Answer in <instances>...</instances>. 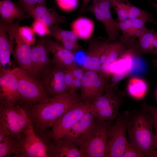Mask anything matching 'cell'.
I'll use <instances>...</instances> for the list:
<instances>
[{
	"label": "cell",
	"mask_w": 157,
	"mask_h": 157,
	"mask_svg": "<svg viewBox=\"0 0 157 157\" xmlns=\"http://www.w3.org/2000/svg\"><path fill=\"white\" fill-rule=\"evenodd\" d=\"M77 93L67 92L46 98L26 110L35 132L46 139L49 132L56 121L72 106L80 101Z\"/></svg>",
	"instance_id": "cell-1"
},
{
	"label": "cell",
	"mask_w": 157,
	"mask_h": 157,
	"mask_svg": "<svg viewBox=\"0 0 157 157\" xmlns=\"http://www.w3.org/2000/svg\"><path fill=\"white\" fill-rule=\"evenodd\" d=\"M153 126L152 115L142 108L139 111L131 114L127 124L129 144L144 153L146 157H157Z\"/></svg>",
	"instance_id": "cell-2"
},
{
	"label": "cell",
	"mask_w": 157,
	"mask_h": 157,
	"mask_svg": "<svg viewBox=\"0 0 157 157\" xmlns=\"http://www.w3.org/2000/svg\"><path fill=\"white\" fill-rule=\"evenodd\" d=\"M13 69L18 81V104L26 110L32 106L50 97L38 80L19 67Z\"/></svg>",
	"instance_id": "cell-3"
},
{
	"label": "cell",
	"mask_w": 157,
	"mask_h": 157,
	"mask_svg": "<svg viewBox=\"0 0 157 157\" xmlns=\"http://www.w3.org/2000/svg\"><path fill=\"white\" fill-rule=\"evenodd\" d=\"M18 140L14 157H49V141L36 133L30 121Z\"/></svg>",
	"instance_id": "cell-4"
},
{
	"label": "cell",
	"mask_w": 157,
	"mask_h": 157,
	"mask_svg": "<svg viewBox=\"0 0 157 157\" xmlns=\"http://www.w3.org/2000/svg\"><path fill=\"white\" fill-rule=\"evenodd\" d=\"M110 122L96 119L91 133L78 147L83 157H105L109 140Z\"/></svg>",
	"instance_id": "cell-5"
},
{
	"label": "cell",
	"mask_w": 157,
	"mask_h": 157,
	"mask_svg": "<svg viewBox=\"0 0 157 157\" xmlns=\"http://www.w3.org/2000/svg\"><path fill=\"white\" fill-rule=\"evenodd\" d=\"M30 122L26 110L18 104L0 101V124L19 138Z\"/></svg>",
	"instance_id": "cell-6"
},
{
	"label": "cell",
	"mask_w": 157,
	"mask_h": 157,
	"mask_svg": "<svg viewBox=\"0 0 157 157\" xmlns=\"http://www.w3.org/2000/svg\"><path fill=\"white\" fill-rule=\"evenodd\" d=\"M131 115L129 112L119 113L115 123L110 127L109 138L105 157H122L129 143L127 139V124Z\"/></svg>",
	"instance_id": "cell-7"
},
{
	"label": "cell",
	"mask_w": 157,
	"mask_h": 157,
	"mask_svg": "<svg viewBox=\"0 0 157 157\" xmlns=\"http://www.w3.org/2000/svg\"><path fill=\"white\" fill-rule=\"evenodd\" d=\"M90 103L80 101L72 106L55 122L47 135L52 143L64 137L73 125L90 110Z\"/></svg>",
	"instance_id": "cell-8"
},
{
	"label": "cell",
	"mask_w": 157,
	"mask_h": 157,
	"mask_svg": "<svg viewBox=\"0 0 157 157\" xmlns=\"http://www.w3.org/2000/svg\"><path fill=\"white\" fill-rule=\"evenodd\" d=\"M121 105L120 98L112 88L107 86L105 93L96 99L90 104V110L97 120L111 122L116 119Z\"/></svg>",
	"instance_id": "cell-9"
},
{
	"label": "cell",
	"mask_w": 157,
	"mask_h": 157,
	"mask_svg": "<svg viewBox=\"0 0 157 157\" xmlns=\"http://www.w3.org/2000/svg\"><path fill=\"white\" fill-rule=\"evenodd\" d=\"M19 22L17 20L15 23L6 24L5 27L10 43H15V50L13 54L19 67L35 78L31 59V46L26 43L19 34L18 28Z\"/></svg>",
	"instance_id": "cell-10"
},
{
	"label": "cell",
	"mask_w": 157,
	"mask_h": 157,
	"mask_svg": "<svg viewBox=\"0 0 157 157\" xmlns=\"http://www.w3.org/2000/svg\"><path fill=\"white\" fill-rule=\"evenodd\" d=\"M110 0H92L91 5L84 11L92 13L104 25L109 39L115 41L118 38L120 32L117 22L113 18L110 10Z\"/></svg>",
	"instance_id": "cell-11"
},
{
	"label": "cell",
	"mask_w": 157,
	"mask_h": 157,
	"mask_svg": "<svg viewBox=\"0 0 157 157\" xmlns=\"http://www.w3.org/2000/svg\"><path fill=\"white\" fill-rule=\"evenodd\" d=\"M107 78L99 72L85 71L79 88L81 101L90 103L103 94L107 86Z\"/></svg>",
	"instance_id": "cell-12"
},
{
	"label": "cell",
	"mask_w": 157,
	"mask_h": 157,
	"mask_svg": "<svg viewBox=\"0 0 157 157\" xmlns=\"http://www.w3.org/2000/svg\"><path fill=\"white\" fill-rule=\"evenodd\" d=\"M45 36L40 37L36 44L31 47V57L35 78L39 81L41 78L53 66Z\"/></svg>",
	"instance_id": "cell-13"
},
{
	"label": "cell",
	"mask_w": 157,
	"mask_h": 157,
	"mask_svg": "<svg viewBox=\"0 0 157 157\" xmlns=\"http://www.w3.org/2000/svg\"><path fill=\"white\" fill-rule=\"evenodd\" d=\"M65 71L53 66L40 79L39 82L49 97L68 92L65 82Z\"/></svg>",
	"instance_id": "cell-14"
},
{
	"label": "cell",
	"mask_w": 157,
	"mask_h": 157,
	"mask_svg": "<svg viewBox=\"0 0 157 157\" xmlns=\"http://www.w3.org/2000/svg\"><path fill=\"white\" fill-rule=\"evenodd\" d=\"M18 79L13 68H0V101L18 104Z\"/></svg>",
	"instance_id": "cell-15"
},
{
	"label": "cell",
	"mask_w": 157,
	"mask_h": 157,
	"mask_svg": "<svg viewBox=\"0 0 157 157\" xmlns=\"http://www.w3.org/2000/svg\"><path fill=\"white\" fill-rule=\"evenodd\" d=\"M45 38L47 46L52 55L53 66L65 70L76 66L74 53L47 36H45Z\"/></svg>",
	"instance_id": "cell-16"
},
{
	"label": "cell",
	"mask_w": 157,
	"mask_h": 157,
	"mask_svg": "<svg viewBox=\"0 0 157 157\" xmlns=\"http://www.w3.org/2000/svg\"><path fill=\"white\" fill-rule=\"evenodd\" d=\"M96 121V119L89 110L73 125L63 137L69 138L78 147L92 132Z\"/></svg>",
	"instance_id": "cell-17"
},
{
	"label": "cell",
	"mask_w": 157,
	"mask_h": 157,
	"mask_svg": "<svg viewBox=\"0 0 157 157\" xmlns=\"http://www.w3.org/2000/svg\"><path fill=\"white\" fill-rule=\"evenodd\" d=\"M109 44L107 40L100 38H93L89 41L82 67L85 71L99 72L100 57Z\"/></svg>",
	"instance_id": "cell-18"
},
{
	"label": "cell",
	"mask_w": 157,
	"mask_h": 157,
	"mask_svg": "<svg viewBox=\"0 0 157 157\" xmlns=\"http://www.w3.org/2000/svg\"><path fill=\"white\" fill-rule=\"evenodd\" d=\"M23 10L34 19L40 20L49 28L65 22V17L59 15L55 8H48L46 5L38 4Z\"/></svg>",
	"instance_id": "cell-19"
},
{
	"label": "cell",
	"mask_w": 157,
	"mask_h": 157,
	"mask_svg": "<svg viewBox=\"0 0 157 157\" xmlns=\"http://www.w3.org/2000/svg\"><path fill=\"white\" fill-rule=\"evenodd\" d=\"M117 22L118 27L122 33L119 40L126 46L131 45L146 28L147 22L138 19L127 18Z\"/></svg>",
	"instance_id": "cell-20"
},
{
	"label": "cell",
	"mask_w": 157,
	"mask_h": 157,
	"mask_svg": "<svg viewBox=\"0 0 157 157\" xmlns=\"http://www.w3.org/2000/svg\"><path fill=\"white\" fill-rule=\"evenodd\" d=\"M49 150V157H83L78 146L65 137L50 142Z\"/></svg>",
	"instance_id": "cell-21"
},
{
	"label": "cell",
	"mask_w": 157,
	"mask_h": 157,
	"mask_svg": "<svg viewBox=\"0 0 157 157\" xmlns=\"http://www.w3.org/2000/svg\"><path fill=\"white\" fill-rule=\"evenodd\" d=\"M126 46L120 40L109 44L100 58L101 64L99 73L107 78L110 75L111 64L117 59L127 50Z\"/></svg>",
	"instance_id": "cell-22"
},
{
	"label": "cell",
	"mask_w": 157,
	"mask_h": 157,
	"mask_svg": "<svg viewBox=\"0 0 157 157\" xmlns=\"http://www.w3.org/2000/svg\"><path fill=\"white\" fill-rule=\"evenodd\" d=\"M50 35L56 42L74 53L81 50L82 48L78 42V38L72 31L65 30L59 25H54L49 28Z\"/></svg>",
	"instance_id": "cell-23"
},
{
	"label": "cell",
	"mask_w": 157,
	"mask_h": 157,
	"mask_svg": "<svg viewBox=\"0 0 157 157\" xmlns=\"http://www.w3.org/2000/svg\"><path fill=\"white\" fill-rule=\"evenodd\" d=\"M25 13L11 0H1L0 1V22L10 24L13 22L15 19L20 21L29 18Z\"/></svg>",
	"instance_id": "cell-24"
},
{
	"label": "cell",
	"mask_w": 157,
	"mask_h": 157,
	"mask_svg": "<svg viewBox=\"0 0 157 157\" xmlns=\"http://www.w3.org/2000/svg\"><path fill=\"white\" fill-rule=\"evenodd\" d=\"M13 51L7 30L0 22V68L11 69V53Z\"/></svg>",
	"instance_id": "cell-25"
},
{
	"label": "cell",
	"mask_w": 157,
	"mask_h": 157,
	"mask_svg": "<svg viewBox=\"0 0 157 157\" xmlns=\"http://www.w3.org/2000/svg\"><path fill=\"white\" fill-rule=\"evenodd\" d=\"M94 27V23L92 20L84 17L77 18L71 24V31L77 38L85 40L91 38Z\"/></svg>",
	"instance_id": "cell-26"
},
{
	"label": "cell",
	"mask_w": 157,
	"mask_h": 157,
	"mask_svg": "<svg viewBox=\"0 0 157 157\" xmlns=\"http://www.w3.org/2000/svg\"><path fill=\"white\" fill-rule=\"evenodd\" d=\"M135 54L134 51L128 49L120 57L110 65L109 74L115 73H127L129 74L131 68L133 57Z\"/></svg>",
	"instance_id": "cell-27"
},
{
	"label": "cell",
	"mask_w": 157,
	"mask_h": 157,
	"mask_svg": "<svg viewBox=\"0 0 157 157\" xmlns=\"http://www.w3.org/2000/svg\"><path fill=\"white\" fill-rule=\"evenodd\" d=\"M157 35V31L146 27L135 41L137 43V50L142 52L153 53V43Z\"/></svg>",
	"instance_id": "cell-28"
},
{
	"label": "cell",
	"mask_w": 157,
	"mask_h": 157,
	"mask_svg": "<svg viewBox=\"0 0 157 157\" xmlns=\"http://www.w3.org/2000/svg\"><path fill=\"white\" fill-rule=\"evenodd\" d=\"M127 89L130 95L136 99H140L146 93L148 85L144 79L137 77H133L128 81Z\"/></svg>",
	"instance_id": "cell-29"
},
{
	"label": "cell",
	"mask_w": 157,
	"mask_h": 157,
	"mask_svg": "<svg viewBox=\"0 0 157 157\" xmlns=\"http://www.w3.org/2000/svg\"><path fill=\"white\" fill-rule=\"evenodd\" d=\"M127 13L128 18L138 19L154 24L156 22L151 13L142 10L130 3L127 0H123Z\"/></svg>",
	"instance_id": "cell-30"
},
{
	"label": "cell",
	"mask_w": 157,
	"mask_h": 157,
	"mask_svg": "<svg viewBox=\"0 0 157 157\" xmlns=\"http://www.w3.org/2000/svg\"><path fill=\"white\" fill-rule=\"evenodd\" d=\"M19 140L11 134L0 142V157L14 156L18 146Z\"/></svg>",
	"instance_id": "cell-31"
},
{
	"label": "cell",
	"mask_w": 157,
	"mask_h": 157,
	"mask_svg": "<svg viewBox=\"0 0 157 157\" xmlns=\"http://www.w3.org/2000/svg\"><path fill=\"white\" fill-rule=\"evenodd\" d=\"M147 69V65L145 61L135 54L133 57L129 74L135 77L141 76L146 73Z\"/></svg>",
	"instance_id": "cell-32"
},
{
	"label": "cell",
	"mask_w": 157,
	"mask_h": 157,
	"mask_svg": "<svg viewBox=\"0 0 157 157\" xmlns=\"http://www.w3.org/2000/svg\"><path fill=\"white\" fill-rule=\"evenodd\" d=\"M18 31L21 38L26 43L30 46L35 44V33L31 27L27 26H19Z\"/></svg>",
	"instance_id": "cell-33"
},
{
	"label": "cell",
	"mask_w": 157,
	"mask_h": 157,
	"mask_svg": "<svg viewBox=\"0 0 157 157\" xmlns=\"http://www.w3.org/2000/svg\"><path fill=\"white\" fill-rule=\"evenodd\" d=\"M111 6L115 11L117 16V22H119L128 18L126 10L123 0H110Z\"/></svg>",
	"instance_id": "cell-34"
},
{
	"label": "cell",
	"mask_w": 157,
	"mask_h": 157,
	"mask_svg": "<svg viewBox=\"0 0 157 157\" xmlns=\"http://www.w3.org/2000/svg\"><path fill=\"white\" fill-rule=\"evenodd\" d=\"M31 28L34 33L40 37H44L50 34L49 28L39 20L34 19Z\"/></svg>",
	"instance_id": "cell-35"
},
{
	"label": "cell",
	"mask_w": 157,
	"mask_h": 157,
	"mask_svg": "<svg viewBox=\"0 0 157 157\" xmlns=\"http://www.w3.org/2000/svg\"><path fill=\"white\" fill-rule=\"evenodd\" d=\"M59 7L62 10L69 12L74 10L77 7L78 0H56Z\"/></svg>",
	"instance_id": "cell-36"
},
{
	"label": "cell",
	"mask_w": 157,
	"mask_h": 157,
	"mask_svg": "<svg viewBox=\"0 0 157 157\" xmlns=\"http://www.w3.org/2000/svg\"><path fill=\"white\" fill-rule=\"evenodd\" d=\"M65 82L68 92L71 93H76L74 87V78L71 69H65Z\"/></svg>",
	"instance_id": "cell-37"
},
{
	"label": "cell",
	"mask_w": 157,
	"mask_h": 157,
	"mask_svg": "<svg viewBox=\"0 0 157 157\" xmlns=\"http://www.w3.org/2000/svg\"><path fill=\"white\" fill-rule=\"evenodd\" d=\"M142 108L146 110L149 112L152 115L154 121L156 132V150L157 151V107L143 104L142 105Z\"/></svg>",
	"instance_id": "cell-38"
},
{
	"label": "cell",
	"mask_w": 157,
	"mask_h": 157,
	"mask_svg": "<svg viewBox=\"0 0 157 157\" xmlns=\"http://www.w3.org/2000/svg\"><path fill=\"white\" fill-rule=\"evenodd\" d=\"M146 157V155L135 148L128 144L122 157Z\"/></svg>",
	"instance_id": "cell-39"
},
{
	"label": "cell",
	"mask_w": 157,
	"mask_h": 157,
	"mask_svg": "<svg viewBox=\"0 0 157 157\" xmlns=\"http://www.w3.org/2000/svg\"><path fill=\"white\" fill-rule=\"evenodd\" d=\"M74 78L81 80L85 71L76 66L71 69Z\"/></svg>",
	"instance_id": "cell-40"
},
{
	"label": "cell",
	"mask_w": 157,
	"mask_h": 157,
	"mask_svg": "<svg viewBox=\"0 0 157 157\" xmlns=\"http://www.w3.org/2000/svg\"><path fill=\"white\" fill-rule=\"evenodd\" d=\"M19 4L23 10L35 6L38 3V0H19Z\"/></svg>",
	"instance_id": "cell-41"
},
{
	"label": "cell",
	"mask_w": 157,
	"mask_h": 157,
	"mask_svg": "<svg viewBox=\"0 0 157 157\" xmlns=\"http://www.w3.org/2000/svg\"><path fill=\"white\" fill-rule=\"evenodd\" d=\"M11 134V133L7 128L0 124V142Z\"/></svg>",
	"instance_id": "cell-42"
},
{
	"label": "cell",
	"mask_w": 157,
	"mask_h": 157,
	"mask_svg": "<svg viewBox=\"0 0 157 157\" xmlns=\"http://www.w3.org/2000/svg\"><path fill=\"white\" fill-rule=\"evenodd\" d=\"M82 5L80 10V13H82L84 11L85 9L87 7V6L91 0H82Z\"/></svg>",
	"instance_id": "cell-43"
},
{
	"label": "cell",
	"mask_w": 157,
	"mask_h": 157,
	"mask_svg": "<svg viewBox=\"0 0 157 157\" xmlns=\"http://www.w3.org/2000/svg\"><path fill=\"white\" fill-rule=\"evenodd\" d=\"M153 53L157 54V35L154 41L153 47Z\"/></svg>",
	"instance_id": "cell-44"
},
{
	"label": "cell",
	"mask_w": 157,
	"mask_h": 157,
	"mask_svg": "<svg viewBox=\"0 0 157 157\" xmlns=\"http://www.w3.org/2000/svg\"><path fill=\"white\" fill-rule=\"evenodd\" d=\"M153 61L155 66L157 67V58L156 59L154 60Z\"/></svg>",
	"instance_id": "cell-45"
},
{
	"label": "cell",
	"mask_w": 157,
	"mask_h": 157,
	"mask_svg": "<svg viewBox=\"0 0 157 157\" xmlns=\"http://www.w3.org/2000/svg\"><path fill=\"white\" fill-rule=\"evenodd\" d=\"M153 4L156 10H157V1H156V3H153Z\"/></svg>",
	"instance_id": "cell-46"
},
{
	"label": "cell",
	"mask_w": 157,
	"mask_h": 157,
	"mask_svg": "<svg viewBox=\"0 0 157 157\" xmlns=\"http://www.w3.org/2000/svg\"><path fill=\"white\" fill-rule=\"evenodd\" d=\"M156 1H157V0H156Z\"/></svg>",
	"instance_id": "cell-47"
}]
</instances>
